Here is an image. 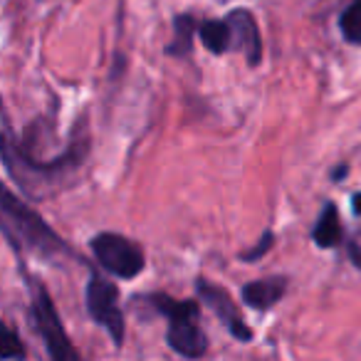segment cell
<instances>
[{"label":"cell","mask_w":361,"mask_h":361,"mask_svg":"<svg viewBox=\"0 0 361 361\" xmlns=\"http://www.w3.org/2000/svg\"><path fill=\"white\" fill-rule=\"evenodd\" d=\"M0 208H3V235L11 243H20L23 247L42 257H60L67 252L65 240L8 188L3 191Z\"/></svg>","instance_id":"6da1fadb"},{"label":"cell","mask_w":361,"mask_h":361,"mask_svg":"<svg viewBox=\"0 0 361 361\" xmlns=\"http://www.w3.org/2000/svg\"><path fill=\"white\" fill-rule=\"evenodd\" d=\"M149 305L154 307L159 314L169 319V329H166V341L176 354L186 356V359H198L208 351L206 331L196 324L198 314V302L191 300H173V297L164 295H149L146 297Z\"/></svg>","instance_id":"7a4b0ae2"},{"label":"cell","mask_w":361,"mask_h":361,"mask_svg":"<svg viewBox=\"0 0 361 361\" xmlns=\"http://www.w3.org/2000/svg\"><path fill=\"white\" fill-rule=\"evenodd\" d=\"M27 290H30V317L35 322L37 334L42 336L47 346V354L55 361H77L80 354L72 346L70 336H67L65 326L60 322L55 305H52L50 295H47L45 285L35 277H27Z\"/></svg>","instance_id":"3957f363"},{"label":"cell","mask_w":361,"mask_h":361,"mask_svg":"<svg viewBox=\"0 0 361 361\" xmlns=\"http://www.w3.org/2000/svg\"><path fill=\"white\" fill-rule=\"evenodd\" d=\"M97 262L119 280H134L146 265L144 250L119 233H99L90 243Z\"/></svg>","instance_id":"277c9868"},{"label":"cell","mask_w":361,"mask_h":361,"mask_svg":"<svg viewBox=\"0 0 361 361\" xmlns=\"http://www.w3.org/2000/svg\"><path fill=\"white\" fill-rule=\"evenodd\" d=\"M116 300H119V290L114 282L92 272L90 282H87V312L111 336V341L121 346L124 344V314H121Z\"/></svg>","instance_id":"5b68a950"},{"label":"cell","mask_w":361,"mask_h":361,"mask_svg":"<svg viewBox=\"0 0 361 361\" xmlns=\"http://www.w3.org/2000/svg\"><path fill=\"white\" fill-rule=\"evenodd\" d=\"M196 292H198V297H201V302H206V305L216 312V317L226 324V329L231 331L238 341H250L252 339V329L245 324V319H243L238 305L233 302V297L228 295L223 287L208 282L206 277H198Z\"/></svg>","instance_id":"8992f818"},{"label":"cell","mask_w":361,"mask_h":361,"mask_svg":"<svg viewBox=\"0 0 361 361\" xmlns=\"http://www.w3.org/2000/svg\"><path fill=\"white\" fill-rule=\"evenodd\" d=\"M226 20L231 23V30H233V47L243 50L247 65L257 67L262 62V37L252 13L245 11V8H238V11L228 13Z\"/></svg>","instance_id":"52a82bcc"},{"label":"cell","mask_w":361,"mask_h":361,"mask_svg":"<svg viewBox=\"0 0 361 361\" xmlns=\"http://www.w3.org/2000/svg\"><path fill=\"white\" fill-rule=\"evenodd\" d=\"M285 290H287V280H285V277H265V280L247 282V285L243 287L240 297H243V302H245L247 307L265 312V310L275 307L277 302L282 300Z\"/></svg>","instance_id":"ba28073f"},{"label":"cell","mask_w":361,"mask_h":361,"mask_svg":"<svg viewBox=\"0 0 361 361\" xmlns=\"http://www.w3.org/2000/svg\"><path fill=\"white\" fill-rule=\"evenodd\" d=\"M312 240L322 247V250H329L341 243V223H339V211H336L334 203H326L322 208L319 218H317V226L312 231Z\"/></svg>","instance_id":"9c48e42d"},{"label":"cell","mask_w":361,"mask_h":361,"mask_svg":"<svg viewBox=\"0 0 361 361\" xmlns=\"http://www.w3.org/2000/svg\"><path fill=\"white\" fill-rule=\"evenodd\" d=\"M198 35L206 50L213 55H226L233 47V30L228 20H203L198 25Z\"/></svg>","instance_id":"30bf717a"},{"label":"cell","mask_w":361,"mask_h":361,"mask_svg":"<svg viewBox=\"0 0 361 361\" xmlns=\"http://www.w3.org/2000/svg\"><path fill=\"white\" fill-rule=\"evenodd\" d=\"M198 32V23L193 16L183 13L173 20V40L169 42L166 47V55H173V57H186L193 52V37Z\"/></svg>","instance_id":"8fae6325"},{"label":"cell","mask_w":361,"mask_h":361,"mask_svg":"<svg viewBox=\"0 0 361 361\" xmlns=\"http://www.w3.org/2000/svg\"><path fill=\"white\" fill-rule=\"evenodd\" d=\"M339 30L349 45L361 47V0H351L339 16Z\"/></svg>","instance_id":"7c38bea8"},{"label":"cell","mask_w":361,"mask_h":361,"mask_svg":"<svg viewBox=\"0 0 361 361\" xmlns=\"http://www.w3.org/2000/svg\"><path fill=\"white\" fill-rule=\"evenodd\" d=\"M0 356L3 359H25V346L20 344V339H18V334L11 326L3 329V351H0Z\"/></svg>","instance_id":"4fadbf2b"},{"label":"cell","mask_w":361,"mask_h":361,"mask_svg":"<svg viewBox=\"0 0 361 361\" xmlns=\"http://www.w3.org/2000/svg\"><path fill=\"white\" fill-rule=\"evenodd\" d=\"M272 243H275V235H272L270 231H265V233H262V238L255 243V245L250 247V250H243V252H240V260H245V262H257L262 255H265L267 250H270Z\"/></svg>","instance_id":"5bb4252c"},{"label":"cell","mask_w":361,"mask_h":361,"mask_svg":"<svg viewBox=\"0 0 361 361\" xmlns=\"http://www.w3.org/2000/svg\"><path fill=\"white\" fill-rule=\"evenodd\" d=\"M349 257H351V262L361 270V247L356 245V243H349Z\"/></svg>","instance_id":"9a60e30c"},{"label":"cell","mask_w":361,"mask_h":361,"mask_svg":"<svg viewBox=\"0 0 361 361\" xmlns=\"http://www.w3.org/2000/svg\"><path fill=\"white\" fill-rule=\"evenodd\" d=\"M351 208H354V213H356V216H361V191L356 193L354 198H351Z\"/></svg>","instance_id":"2e32d148"},{"label":"cell","mask_w":361,"mask_h":361,"mask_svg":"<svg viewBox=\"0 0 361 361\" xmlns=\"http://www.w3.org/2000/svg\"><path fill=\"white\" fill-rule=\"evenodd\" d=\"M344 176H346V166H341L339 171H334V180L336 178H344Z\"/></svg>","instance_id":"e0dca14e"}]
</instances>
